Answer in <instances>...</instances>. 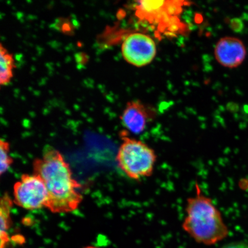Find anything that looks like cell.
<instances>
[{
    "label": "cell",
    "mask_w": 248,
    "mask_h": 248,
    "mask_svg": "<svg viewBox=\"0 0 248 248\" xmlns=\"http://www.w3.org/2000/svg\"><path fill=\"white\" fill-rule=\"evenodd\" d=\"M122 143L116 156L119 168L130 179L140 181L153 175L157 155L145 142L129 137L127 132L120 133Z\"/></svg>",
    "instance_id": "3"
},
{
    "label": "cell",
    "mask_w": 248,
    "mask_h": 248,
    "mask_svg": "<svg viewBox=\"0 0 248 248\" xmlns=\"http://www.w3.org/2000/svg\"><path fill=\"white\" fill-rule=\"evenodd\" d=\"M14 56L2 45L0 46V84L7 86L14 77Z\"/></svg>",
    "instance_id": "10"
},
{
    "label": "cell",
    "mask_w": 248,
    "mask_h": 248,
    "mask_svg": "<svg viewBox=\"0 0 248 248\" xmlns=\"http://www.w3.org/2000/svg\"><path fill=\"white\" fill-rule=\"evenodd\" d=\"M14 202L5 194L1 198L0 205V217H1V248H4L9 241L8 231L11 226V209Z\"/></svg>",
    "instance_id": "9"
},
{
    "label": "cell",
    "mask_w": 248,
    "mask_h": 248,
    "mask_svg": "<svg viewBox=\"0 0 248 248\" xmlns=\"http://www.w3.org/2000/svg\"><path fill=\"white\" fill-rule=\"evenodd\" d=\"M221 248H248V243L244 241L233 242L226 244Z\"/></svg>",
    "instance_id": "12"
},
{
    "label": "cell",
    "mask_w": 248,
    "mask_h": 248,
    "mask_svg": "<svg viewBox=\"0 0 248 248\" xmlns=\"http://www.w3.org/2000/svg\"><path fill=\"white\" fill-rule=\"evenodd\" d=\"M154 111L140 101L129 102L123 111L121 120L125 128L134 134H140L154 119Z\"/></svg>",
    "instance_id": "8"
},
{
    "label": "cell",
    "mask_w": 248,
    "mask_h": 248,
    "mask_svg": "<svg viewBox=\"0 0 248 248\" xmlns=\"http://www.w3.org/2000/svg\"><path fill=\"white\" fill-rule=\"evenodd\" d=\"M216 60L222 66L233 69L243 63L247 56L246 46L234 37H224L217 43L215 49Z\"/></svg>",
    "instance_id": "7"
},
{
    "label": "cell",
    "mask_w": 248,
    "mask_h": 248,
    "mask_svg": "<svg viewBox=\"0 0 248 248\" xmlns=\"http://www.w3.org/2000/svg\"><path fill=\"white\" fill-rule=\"evenodd\" d=\"M10 150V144L9 142L1 140L0 141V155H1V169H0V174L2 175L7 171L9 167L14 163V160L9 155Z\"/></svg>",
    "instance_id": "11"
},
{
    "label": "cell",
    "mask_w": 248,
    "mask_h": 248,
    "mask_svg": "<svg viewBox=\"0 0 248 248\" xmlns=\"http://www.w3.org/2000/svg\"><path fill=\"white\" fill-rule=\"evenodd\" d=\"M33 174L44 182L48 191L46 208L52 213H68L78 208L83 197L78 188L81 185L73 177L69 164L60 151L46 146L41 158L33 161Z\"/></svg>",
    "instance_id": "1"
},
{
    "label": "cell",
    "mask_w": 248,
    "mask_h": 248,
    "mask_svg": "<svg viewBox=\"0 0 248 248\" xmlns=\"http://www.w3.org/2000/svg\"><path fill=\"white\" fill-rule=\"evenodd\" d=\"M14 202L26 210L46 207L48 201L46 186L39 176L23 174L14 186Z\"/></svg>",
    "instance_id": "4"
},
{
    "label": "cell",
    "mask_w": 248,
    "mask_h": 248,
    "mask_svg": "<svg viewBox=\"0 0 248 248\" xmlns=\"http://www.w3.org/2000/svg\"><path fill=\"white\" fill-rule=\"evenodd\" d=\"M83 248H98L97 247H93V246H88Z\"/></svg>",
    "instance_id": "13"
},
{
    "label": "cell",
    "mask_w": 248,
    "mask_h": 248,
    "mask_svg": "<svg viewBox=\"0 0 248 248\" xmlns=\"http://www.w3.org/2000/svg\"><path fill=\"white\" fill-rule=\"evenodd\" d=\"M186 213L182 228L197 243L213 246L228 237L229 229L221 213L213 200L202 193L198 184L194 196L187 198Z\"/></svg>",
    "instance_id": "2"
},
{
    "label": "cell",
    "mask_w": 248,
    "mask_h": 248,
    "mask_svg": "<svg viewBox=\"0 0 248 248\" xmlns=\"http://www.w3.org/2000/svg\"><path fill=\"white\" fill-rule=\"evenodd\" d=\"M123 57L128 63L141 67L153 61L157 48L153 38L142 33H133L126 37L122 46Z\"/></svg>",
    "instance_id": "5"
},
{
    "label": "cell",
    "mask_w": 248,
    "mask_h": 248,
    "mask_svg": "<svg viewBox=\"0 0 248 248\" xmlns=\"http://www.w3.org/2000/svg\"><path fill=\"white\" fill-rule=\"evenodd\" d=\"M184 2L179 1H139L136 15L150 23L166 25L182 11Z\"/></svg>",
    "instance_id": "6"
}]
</instances>
